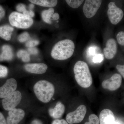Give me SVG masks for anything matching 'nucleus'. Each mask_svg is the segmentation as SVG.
I'll list each match as a JSON object with an SVG mask.
<instances>
[{
    "instance_id": "38",
    "label": "nucleus",
    "mask_w": 124,
    "mask_h": 124,
    "mask_svg": "<svg viewBox=\"0 0 124 124\" xmlns=\"http://www.w3.org/2000/svg\"><path fill=\"white\" fill-rule=\"evenodd\" d=\"M52 18L54 20H58L59 19V15L58 13H55L52 16Z\"/></svg>"
},
{
    "instance_id": "40",
    "label": "nucleus",
    "mask_w": 124,
    "mask_h": 124,
    "mask_svg": "<svg viewBox=\"0 0 124 124\" xmlns=\"http://www.w3.org/2000/svg\"><path fill=\"white\" fill-rule=\"evenodd\" d=\"M30 12V17L32 18L33 17L35 16V13L32 10H29Z\"/></svg>"
},
{
    "instance_id": "1",
    "label": "nucleus",
    "mask_w": 124,
    "mask_h": 124,
    "mask_svg": "<svg viewBox=\"0 0 124 124\" xmlns=\"http://www.w3.org/2000/svg\"><path fill=\"white\" fill-rule=\"evenodd\" d=\"M75 49V44L71 40H62L57 42L53 47L51 56L55 60H66L73 55Z\"/></svg>"
},
{
    "instance_id": "10",
    "label": "nucleus",
    "mask_w": 124,
    "mask_h": 124,
    "mask_svg": "<svg viewBox=\"0 0 124 124\" xmlns=\"http://www.w3.org/2000/svg\"><path fill=\"white\" fill-rule=\"evenodd\" d=\"M17 84L16 80L10 78L6 81L4 85L0 87V98L7 97L16 91Z\"/></svg>"
},
{
    "instance_id": "16",
    "label": "nucleus",
    "mask_w": 124,
    "mask_h": 124,
    "mask_svg": "<svg viewBox=\"0 0 124 124\" xmlns=\"http://www.w3.org/2000/svg\"><path fill=\"white\" fill-rule=\"evenodd\" d=\"M13 57V52L11 46L8 45L3 46L2 53L0 55V61H10Z\"/></svg>"
},
{
    "instance_id": "18",
    "label": "nucleus",
    "mask_w": 124,
    "mask_h": 124,
    "mask_svg": "<svg viewBox=\"0 0 124 124\" xmlns=\"http://www.w3.org/2000/svg\"><path fill=\"white\" fill-rule=\"evenodd\" d=\"M32 4H34L42 7H53L57 4L58 1L56 0H29Z\"/></svg>"
},
{
    "instance_id": "9",
    "label": "nucleus",
    "mask_w": 124,
    "mask_h": 124,
    "mask_svg": "<svg viewBox=\"0 0 124 124\" xmlns=\"http://www.w3.org/2000/svg\"><path fill=\"white\" fill-rule=\"evenodd\" d=\"M122 81L121 75L118 73H115L108 79L104 80L102 82V85L103 88L110 91H115L120 88Z\"/></svg>"
},
{
    "instance_id": "20",
    "label": "nucleus",
    "mask_w": 124,
    "mask_h": 124,
    "mask_svg": "<svg viewBox=\"0 0 124 124\" xmlns=\"http://www.w3.org/2000/svg\"><path fill=\"white\" fill-rule=\"evenodd\" d=\"M67 4L69 6L73 8H77L81 5L84 0H66V1Z\"/></svg>"
},
{
    "instance_id": "13",
    "label": "nucleus",
    "mask_w": 124,
    "mask_h": 124,
    "mask_svg": "<svg viewBox=\"0 0 124 124\" xmlns=\"http://www.w3.org/2000/svg\"><path fill=\"white\" fill-rule=\"evenodd\" d=\"M47 68V65L43 63H28L24 66V69L27 71L36 74L45 73Z\"/></svg>"
},
{
    "instance_id": "19",
    "label": "nucleus",
    "mask_w": 124,
    "mask_h": 124,
    "mask_svg": "<svg viewBox=\"0 0 124 124\" xmlns=\"http://www.w3.org/2000/svg\"><path fill=\"white\" fill-rule=\"evenodd\" d=\"M54 13V9L53 8H50L48 10H45L42 11L41 17L43 21L48 24H51V22L50 19Z\"/></svg>"
},
{
    "instance_id": "17",
    "label": "nucleus",
    "mask_w": 124,
    "mask_h": 124,
    "mask_svg": "<svg viewBox=\"0 0 124 124\" xmlns=\"http://www.w3.org/2000/svg\"><path fill=\"white\" fill-rule=\"evenodd\" d=\"M14 29L13 27L8 25H5L0 26V37L6 40L11 39L12 32Z\"/></svg>"
},
{
    "instance_id": "3",
    "label": "nucleus",
    "mask_w": 124,
    "mask_h": 124,
    "mask_svg": "<svg viewBox=\"0 0 124 124\" xmlns=\"http://www.w3.org/2000/svg\"><path fill=\"white\" fill-rule=\"evenodd\" d=\"M33 91L38 100L46 103L53 97L55 89L51 82L46 80H41L36 83L33 86Z\"/></svg>"
},
{
    "instance_id": "8",
    "label": "nucleus",
    "mask_w": 124,
    "mask_h": 124,
    "mask_svg": "<svg viewBox=\"0 0 124 124\" xmlns=\"http://www.w3.org/2000/svg\"><path fill=\"white\" fill-rule=\"evenodd\" d=\"M102 2L100 0H86L83 7V11L88 18L93 17L100 8Z\"/></svg>"
},
{
    "instance_id": "36",
    "label": "nucleus",
    "mask_w": 124,
    "mask_h": 124,
    "mask_svg": "<svg viewBox=\"0 0 124 124\" xmlns=\"http://www.w3.org/2000/svg\"><path fill=\"white\" fill-rule=\"evenodd\" d=\"M115 124H124V120L117 119L115 120Z\"/></svg>"
},
{
    "instance_id": "35",
    "label": "nucleus",
    "mask_w": 124,
    "mask_h": 124,
    "mask_svg": "<svg viewBox=\"0 0 124 124\" xmlns=\"http://www.w3.org/2000/svg\"><path fill=\"white\" fill-rule=\"evenodd\" d=\"M5 12L2 6L0 5V18H2L4 17Z\"/></svg>"
},
{
    "instance_id": "30",
    "label": "nucleus",
    "mask_w": 124,
    "mask_h": 124,
    "mask_svg": "<svg viewBox=\"0 0 124 124\" xmlns=\"http://www.w3.org/2000/svg\"><path fill=\"white\" fill-rule=\"evenodd\" d=\"M29 53L27 51L21 49L18 51L17 53V56L19 58H22L27 54Z\"/></svg>"
},
{
    "instance_id": "33",
    "label": "nucleus",
    "mask_w": 124,
    "mask_h": 124,
    "mask_svg": "<svg viewBox=\"0 0 124 124\" xmlns=\"http://www.w3.org/2000/svg\"><path fill=\"white\" fill-rule=\"evenodd\" d=\"M22 58V60L23 62H28L30 60V54L29 53L24 55Z\"/></svg>"
},
{
    "instance_id": "4",
    "label": "nucleus",
    "mask_w": 124,
    "mask_h": 124,
    "mask_svg": "<svg viewBox=\"0 0 124 124\" xmlns=\"http://www.w3.org/2000/svg\"><path fill=\"white\" fill-rule=\"evenodd\" d=\"M9 20L12 26L21 29L29 28L33 23L32 18L17 12L11 13L9 16Z\"/></svg>"
},
{
    "instance_id": "15",
    "label": "nucleus",
    "mask_w": 124,
    "mask_h": 124,
    "mask_svg": "<svg viewBox=\"0 0 124 124\" xmlns=\"http://www.w3.org/2000/svg\"><path fill=\"white\" fill-rule=\"evenodd\" d=\"M65 108L64 104L61 102L58 101L56 103L54 108L49 109V115L52 118L55 119H60L62 117L65 111Z\"/></svg>"
},
{
    "instance_id": "32",
    "label": "nucleus",
    "mask_w": 124,
    "mask_h": 124,
    "mask_svg": "<svg viewBox=\"0 0 124 124\" xmlns=\"http://www.w3.org/2000/svg\"><path fill=\"white\" fill-rule=\"evenodd\" d=\"M0 124H7V121L1 112H0Z\"/></svg>"
},
{
    "instance_id": "31",
    "label": "nucleus",
    "mask_w": 124,
    "mask_h": 124,
    "mask_svg": "<svg viewBox=\"0 0 124 124\" xmlns=\"http://www.w3.org/2000/svg\"><path fill=\"white\" fill-rule=\"evenodd\" d=\"M28 51L29 53L32 54H37L38 53V50L35 47L29 48L28 49Z\"/></svg>"
},
{
    "instance_id": "22",
    "label": "nucleus",
    "mask_w": 124,
    "mask_h": 124,
    "mask_svg": "<svg viewBox=\"0 0 124 124\" xmlns=\"http://www.w3.org/2000/svg\"><path fill=\"white\" fill-rule=\"evenodd\" d=\"M30 37L29 33L26 32H23L18 37V40L19 42H23L28 40Z\"/></svg>"
},
{
    "instance_id": "12",
    "label": "nucleus",
    "mask_w": 124,
    "mask_h": 124,
    "mask_svg": "<svg viewBox=\"0 0 124 124\" xmlns=\"http://www.w3.org/2000/svg\"><path fill=\"white\" fill-rule=\"evenodd\" d=\"M117 50V45L115 40L111 38L107 41L106 47L103 49L105 58L107 59H112L115 57Z\"/></svg>"
},
{
    "instance_id": "37",
    "label": "nucleus",
    "mask_w": 124,
    "mask_h": 124,
    "mask_svg": "<svg viewBox=\"0 0 124 124\" xmlns=\"http://www.w3.org/2000/svg\"><path fill=\"white\" fill-rule=\"evenodd\" d=\"M95 52V48L94 47H91L89 49V53L91 55H93Z\"/></svg>"
},
{
    "instance_id": "7",
    "label": "nucleus",
    "mask_w": 124,
    "mask_h": 124,
    "mask_svg": "<svg viewBox=\"0 0 124 124\" xmlns=\"http://www.w3.org/2000/svg\"><path fill=\"white\" fill-rule=\"evenodd\" d=\"M107 14L110 22L115 25L121 21L124 16L122 10L117 7L115 2H113L108 4Z\"/></svg>"
},
{
    "instance_id": "41",
    "label": "nucleus",
    "mask_w": 124,
    "mask_h": 124,
    "mask_svg": "<svg viewBox=\"0 0 124 124\" xmlns=\"http://www.w3.org/2000/svg\"><path fill=\"white\" fill-rule=\"evenodd\" d=\"M34 6H35L33 4H31L29 5V7L30 10H32L31 9H32L34 8Z\"/></svg>"
},
{
    "instance_id": "23",
    "label": "nucleus",
    "mask_w": 124,
    "mask_h": 124,
    "mask_svg": "<svg viewBox=\"0 0 124 124\" xmlns=\"http://www.w3.org/2000/svg\"><path fill=\"white\" fill-rule=\"evenodd\" d=\"M116 39L120 45L124 46V32L120 31L117 33Z\"/></svg>"
},
{
    "instance_id": "14",
    "label": "nucleus",
    "mask_w": 124,
    "mask_h": 124,
    "mask_svg": "<svg viewBox=\"0 0 124 124\" xmlns=\"http://www.w3.org/2000/svg\"><path fill=\"white\" fill-rule=\"evenodd\" d=\"M99 120L100 124H115V117L110 110L104 109L100 112Z\"/></svg>"
},
{
    "instance_id": "26",
    "label": "nucleus",
    "mask_w": 124,
    "mask_h": 124,
    "mask_svg": "<svg viewBox=\"0 0 124 124\" xmlns=\"http://www.w3.org/2000/svg\"><path fill=\"white\" fill-rule=\"evenodd\" d=\"M103 60V57L101 54L95 55L93 58V61L94 63H99L101 62Z\"/></svg>"
},
{
    "instance_id": "28",
    "label": "nucleus",
    "mask_w": 124,
    "mask_h": 124,
    "mask_svg": "<svg viewBox=\"0 0 124 124\" xmlns=\"http://www.w3.org/2000/svg\"><path fill=\"white\" fill-rule=\"evenodd\" d=\"M17 11L19 12H23L26 10V6L25 5L23 4H18L16 7Z\"/></svg>"
},
{
    "instance_id": "39",
    "label": "nucleus",
    "mask_w": 124,
    "mask_h": 124,
    "mask_svg": "<svg viewBox=\"0 0 124 124\" xmlns=\"http://www.w3.org/2000/svg\"><path fill=\"white\" fill-rule=\"evenodd\" d=\"M23 14L24 15L26 16H27V17H30V12H29V11H28L27 10H25V11H24L23 12Z\"/></svg>"
},
{
    "instance_id": "5",
    "label": "nucleus",
    "mask_w": 124,
    "mask_h": 124,
    "mask_svg": "<svg viewBox=\"0 0 124 124\" xmlns=\"http://www.w3.org/2000/svg\"><path fill=\"white\" fill-rule=\"evenodd\" d=\"M22 99L21 93L19 91H16L7 97L2 99V107L6 110H11L15 108L20 103Z\"/></svg>"
},
{
    "instance_id": "27",
    "label": "nucleus",
    "mask_w": 124,
    "mask_h": 124,
    "mask_svg": "<svg viewBox=\"0 0 124 124\" xmlns=\"http://www.w3.org/2000/svg\"><path fill=\"white\" fill-rule=\"evenodd\" d=\"M51 124H69L66 120L62 119H55L51 122Z\"/></svg>"
},
{
    "instance_id": "11",
    "label": "nucleus",
    "mask_w": 124,
    "mask_h": 124,
    "mask_svg": "<svg viewBox=\"0 0 124 124\" xmlns=\"http://www.w3.org/2000/svg\"><path fill=\"white\" fill-rule=\"evenodd\" d=\"M8 115L7 124H20L24 119L25 113L23 109L15 108L9 111Z\"/></svg>"
},
{
    "instance_id": "6",
    "label": "nucleus",
    "mask_w": 124,
    "mask_h": 124,
    "mask_svg": "<svg viewBox=\"0 0 124 124\" xmlns=\"http://www.w3.org/2000/svg\"><path fill=\"white\" fill-rule=\"evenodd\" d=\"M87 111L86 107L81 105L74 111L68 113L66 116L67 122L69 124H78L83 120Z\"/></svg>"
},
{
    "instance_id": "42",
    "label": "nucleus",
    "mask_w": 124,
    "mask_h": 124,
    "mask_svg": "<svg viewBox=\"0 0 124 124\" xmlns=\"http://www.w3.org/2000/svg\"></svg>"
},
{
    "instance_id": "25",
    "label": "nucleus",
    "mask_w": 124,
    "mask_h": 124,
    "mask_svg": "<svg viewBox=\"0 0 124 124\" xmlns=\"http://www.w3.org/2000/svg\"><path fill=\"white\" fill-rule=\"evenodd\" d=\"M39 44V41L37 40H30L26 43V46L29 48H33L37 46Z\"/></svg>"
},
{
    "instance_id": "29",
    "label": "nucleus",
    "mask_w": 124,
    "mask_h": 124,
    "mask_svg": "<svg viewBox=\"0 0 124 124\" xmlns=\"http://www.w3.org/2000/svg\"><path fill=\"white\" fill-rule=\"evenodd\" d=\"M116 68L124 79V65L118 64L116 66Z\"/></svg>"
},
{
    "instance_id": "24",
    "label": "nucleus",
    "mask_w": 124,
    "mask_h": 124,
    "mask_svg": "<svg viewBox=\"0 0 124 124\" xmlns=\"http://www.w3.org/2000/svg\"><path fill=\"white\" fill-rule=\"evenodd\" d=\"M8 74V68L0 64V78L6 77Z\"/></svg>"
},
{
    "instance_id": "34",
    "label": "nucleus",
    "mask_w": 124,
    "mask_h": 124,
    "mask_svg": "<svg viewBox=\"0 0 124 124\" xmlns=\"http://www.w3.org/2000/svg\"><path fill=\"white\" fill-rule=\"evenodd\" d=\"M30 124H44L41 120L36 119L32 120Z\"/></svg>"
},
{
    "instance_id": "2",
    "label": "nucleus",
    "mask_w": 124,
    "mask_h": 124,
    "mask_svg": "<svg viewBox=\"0 0 124 124\" xmlns=\"http://www.w3.org/2000/svg\"><path fill=\"white\" fill-rule=\"evenodd\" d=\"M75 77L78 84L84 88L90 87L93 83V78L88 64L82 61L76 63L73 68Z\"/></svg>"
},
{
    "instance_id": "21",
    "label": "nucleus",
    "mask_w": 124,
    "mask_h": 124,
    "mask_svg": "<svg viewBox=\"0 0 124 124\" xmlns=\"http://www.w3.org/2000/svg\"><path fill=\"white\" fill-rule=\"evenodd\" d=\"M99 120L98 117L95 114H92L89 117V122H86L85 124H99Z\"/></svg>"
}]
</instances>
